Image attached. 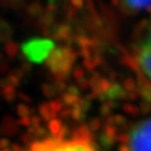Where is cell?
Listing matches in <instances>:
<instances>
[{
    "label": "cell",
    "instance_id": "1",
    "mask_svg": "<svg viewBox=\"0 0 151 151\" xmlns=\"http://www.w3.org/2000/svg\"><path fill=\"white\" fill-rule=\"evenodd\" d=\"M22 151H99L86 134L52 135L33 142Z\"/></svg>",
    "mask_w": 151,
    "mask_h": 151
},
{
    "label": "cell",
    "instance_id": "2",
    "mask_svg": "<svg viewBox=\"0 0 151 151\" xmlns=\"http://www.w3.org/2000/svg\"><path fill=\"white\" fill-rule=\"evenodd\" d=\"M130 151H151V119L142 121L129 133Z\"/></svg>",
    "mask_w": 151,
    "mask_h": 151
},
{
    "label": "cell",
    "instance_id": "3",
    "mask_svg": "<svg viewBox=\"0 0 151 151\" xmlns=\"http://www.w3.org/2000/svg\"><path fill=\"white\" fill-rule=\"evenodd\" d=\"M137 61L143 73L151 81V29L139 43Z\"/></svg>",
    "mask_w": 151,
    "mask_h": 151
},
{
    "label": "cell",
    "instance_id": "4",
    "mask_svg": "<svg viewBox=\"0 0 151 151\" xmlns=\"http://www.w3.org/2000/svg\"><path fill=\"white\" fill-rule=\"evenodd\" d=\"M50 48V41L44 40H34L25 44V54L33 58H42L44 54H46Z\"/></svg>",
    "mask_w": 151,
    "mask_h": 151
},
{
    "label": "cell",
    "instance_id": "5",
    "mask_svg": "<svg viewBox=\"0 0 151 151\" xmlns=\"http://www.w3.org/2000/svg\"><path fill=\"white\" fill-rule=\"evenodd\" d=\"M126 9L131 11H139L151 6V0H121Z\"/></svg>",
    "mask_w": 151,
    "mask_h": 151
}]
</instances>
